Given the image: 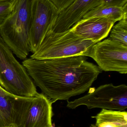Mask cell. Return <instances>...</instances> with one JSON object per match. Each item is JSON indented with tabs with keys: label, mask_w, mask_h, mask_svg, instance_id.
<instances>
[{
	"label": "cell",
	"mask_w": 127,
	"mask_h": 127,
	"mask_svg": "<svg viewBox=\"0 0 127 127\" xmlns=\"http://www.w3.org/2000/svg\"><path fill=\"white\" fill-rule=\"evenodd\" d=\"M89 57L101 70L127 73V46L108 38L99 42L92 48Z\"/></svg>",
	"instance_id": "52a82bcc"
},
{
	"label": "cell",
	"mask_w": 127,
	"mask_h": 127,
	"mask_svg": "<svg viewBox=\"0 0 127 127\" xmlns=\"http://www.w3.org/2000/svg\"><path fill=\"white\" fill-rule=\"evenodd\" d=\"M84 56L34 59L22 65L35 84L53 103L67 100L88 91L102 70Z\"/></svg>",
	"instance_id": "6da1fadb"
},
{
	"label": "cell",
	"mask_w": 127,
	"mask_h": 127,
	"mask_svg": "<svg viewBox=\"0 0 127 127\" xmlns=\"http://www.w3.org/2000/svg\"><path fill=\"white\" fill-rule=\"evenodd\" d=\"M96 43L80 37L71 29L60 33L50 30L31 58L42 60L77 56L89 57L92 48Z\"/></svg>",
	"instance_id": "3957f363"
},
{
	"label": "cell",
	"mask_w": 127,
	"mask_h": 127,
	"mask_svg": "<svg viewBox=\"0 0 127 127\" xmlns=\"http://www.w3.org/2000/svg\"><path fill=\"white\" fill-rule=\"evenodd\" d=\"M31 0H17L10 15L0 25V35L13 53L24 60L30 52Z\"/></svg>",
	"instance_id": "7a4b0ae2"
},
{
	"label": "cell",
	"mask_w": 127,
	"mask_h": 127,
	"mask_svg": "<svg viewBox=\"0 0 127 127\" xmlns=\"http://www.w3.org/2000/svg\"><path fill=\"white\" fill-rule=\"evenodd\" d=\"M102 0H75L59 13L51 31L60 33L68 30L87 13L101 5Z\"/></svg>",
	"instance_id": "30bf717a"
},
{
	"label": "cell",
	"mask_w": 127,
	"mask_h": 127,
	"mask_svg": "<svg viewBox=\"0 0 127 127\" xmlns=\"http://www.w3.org/2000/svg\"><path fill=\"white\" fill-rule=\"evenodd\" d=\"M7 126L8 125H7L4 118L0 113V127H4Z\"/></svg>",
	"instance_id": "ac0fdd59"
},
{
	"label": "cell",
	"mask_w": 127,
	"mask_h": 127,
	"mask_svg": "<svg viewBox=\"0 0 127 127\" xmlns=\"http://www.w3.org/2000/svg\"><path fill=\"white\" fill-rule=\"evenodd\" d=\"M92 118L95 119V125L90 127H127V112L103 109Z\"/></svg>",
	"instance_id": "7c38bea8"
},
{
	"label": "cell",
	"mask_w": 127,
	"mask_h": 127,
	"mask_svg": "<svg viewBox=\"0 0 127 127\" xmlns=\"http://www.w3.org/2000/svg\"><path fill=\"white\" fill-rule=\"evenodd\" d=\"M127 4V0H102L101 6L123 7Z\"/></svg>",
	"instance_id": "e0dca14e"
},
{
	"label": "cell",
	"mask_w": 127,
	"mask_h": 127,
	"mask_svg": "<svg viewBox=\"0 0 127 127\" xmlns=\"http://www.w3.org/2000/svg\"><path fill=\"white\" fill-rule=\"evenodd\" d=\"M56 6L59 13L71 5L75 0H51Z\"/></svg>",
	"instance_id": "2e32d148"
},
{
	"label": "cell",
	"mask_w": 127,
	"mask_h": 127,
	"mask_svg": "<svg viewBox=\"0 0 127 127\" xmlns=\"http://www.w3.org/2000/svg\"><path fill=\"white\" fill-rule=\"evenodd\" d=\"M32 97L14 95L0 86V113L8 126L22 127L25 111Z\"/></svg>",
	"instance_id": "ba28073f"
},
{
	"label": "cell",
	"mask_w": 127,
	"mask_h": 127,
	"mask_svg": "<svg viewBox=\"0 0 127 127\" xmlns=\"http://www.w3.org/2000/svg\"><path fill=\"white\" fill-rule=\"evenodd\" d=\"M67 101V107L72 109L84 105L89 109L124 111L127 108V86H115L112 84L101 85L97 89H90L88 94L80 98Z\"/></svg>",
	"instance_id": "5b68a950"
},
{
	"label": "cell",
	"mask_w": 127,
	"mask_h": 127,
	"mask_svg": "<svg viewBox=\"0 0 127 127\" xmlns=\"http://www.w3.org/2000/svg\"><path fill=\"white\" fill-rule=\"evenodd\" d=\"M51 127H54L53 126V125H52V126H51Z\"/></svg>",
	"instance_id": "ffe728a7"
},
{
	"label": "cell",
	"mask_w": 127,
	"mask_h": 127,
	"mask_svg": "<svg viewBox=\"0 0 127 127\" xmlns=\"http://www.w3.org/2000/svg\"><path fill=\"white\" fill-rule=\"evenodd\" d=\"M116 22L102 17L82 19L71 29L80 37L98 43L108 36Z\"/></svg>",
	"instance_id": "8fae6325"
},
{
	"label": "cell",
	"mask_w": 127,
	"mask_h": 127,
	"mask_svg": "<svg viewBox=\"0 0 127 127\" xmlns=\"http://www.w3.org/2000/svg\"><path fill=\"white\" fill-rule=\"evenodd\" d=\"M0 86L10 94L18 96L30 97L38 93L27 69L16 60L0 35Z\"/></svg>",
	"instance_id": "277c9868"
},
{
	"label": "cell",
	"mask_w": 127,
	"mask_h": 127,
	"mask_svg": "<svg viewBox=\"0 0 127 127\" xmlns=\"http://www.w3.org/2000/svg\"><path fill=\"white\" fill-rule=\"evenodd\" d=\"M59 10L51 0H31L29 42L33 54L46 33L51 30L59 15Z\"/></svg>",
	"instance_id": "8992f818"
},
{
	"label": "cell",
	"mask_w": 127,
	"mask_h": 127,
	"mask_svg": "<svg viewBox=\"0 0 127 127\" xmlns=\"http://www.w3.org/2000/svg\"><path fill=\"white\" fill-rule=\"evenodd\" d=\"M15 127L13 126H12V125H9V126H6V127Z\"/></svg>",
	"instance_id": "d6986e66"
},
{
	"label": "cell",
	"mask_w": 127,
	"mask_h": 127,
	"mask_svg": "<svg viewBox=\"0 0 127 127\" xmlns=\"http://www.w3.org/2000/svg\"><path fill=\"white\" fill-rule=\"evenodd\" d=\"M127 16V4L123 7L100 5L86 13L82 19L102 17L114 20L116 22Z\"/></svg>",
	"instance_id": "4fadbf2b"
},
{
	"label": "cell",
	"mask_w": 127,
	"mask_h": 127,
	"mask_svg": "<svg viewBox=\"0 0 127 127\" xmlns=\"http://www.w3.org/2000/svg\"><path fill=\"white\" fill-rule=\"evenodd\" d=\"M17 0H0V25L12 11Z\"/></svg>",
	"instance_id": "9a60e30c"
},
{
	"label": "cell",
	"mask_w": 127,
	"mask_h": 127,
	"mask_svg": "<svg viewBox=\"0 0 127 127\" xmlns=\"http://www.w3.org/2000/svg\"><path fill=\"white\" fill-rule=\"evenodd\" d=\"M53 103L43 93H37L25 112L22 127H51Z\"/></svg>",
	"instance_id": "9c48e42d"
},
{
	"label": "cell",
	"mask_w": 127,
	"mask_h": 127,
	"mask_svg": "<svg viewBox=\"0 0 127 127\" xmlns=\"http://www.w3.org/2000/svg\"><path fill=\"white\" fill-rule=\"evenodd\" d=\"M109 38L127 46V16L113 27Z\"/></svg>",
	"instance_id": "5bb4252c"
}]
</instances>
